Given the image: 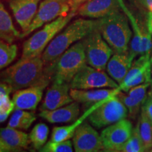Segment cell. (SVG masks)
Returning a JSON list of instances; mask_svg holds the SVG:
<instances>
[{"label":"cell","mask_w":152,"mask_h":152,"mask_svg":"<svg viewBox=\"0 0 152 152\" xmlns=\"http://www.w3.org/2000/svg\"><path fill=\"white\" fill-rule=\"evenodd\" d=\"M80 113V104L73 102L55 110L41 111L39 115L50 123H68L75 122L78 118Z\"/></svg>","instance_id":"obj_21"},{"label":"cell","mask_w":152,"mask_h":152,"mask_svg":"<svg viewBox=\"0 0 152 152\" xmlns=\"http://www.w3.org/2000/svg\"><path fill=\"white\" fill-rule=\"evenodd\" d=\"M87 64L84 40L77 42L54 61L45 66V71L52 82L70 84L78 71Z\"/></svg>","instance_id":"obj_3"},{"label":"cell","mask_w":152,"mask_h":152,"mask_svg":"<svg viewBox=\"0 0 152 152\" xmlns=\"http://www.w3.org/2000/svg\"><path fill=\"white\" fill-rule=\"evenodd\" d=\"M73 142L71 140L61 142L49 141L38 151L39 152H73Z\"/></svg>","instance_id":"obj_31"},{"label":"cell","mask_w":152,"mask_h":152,"mask_svg":"<svg viewBox=\"0 0 152 152\" xmlns=\"http://www.w3.org/2000/svg\"><path fill=\"white\" fill-rule=\"evenodd\" d=\"M151 64H152V57H151Z\"/></svg>","instance_id":"obj_39"},{"label":"cell","mask_w":152,"mask_h":152,"mask_svg":"<svg viewBox=\"0 0 152 152\" xmlns=\"http://www.w3.org/2000/svg\"><path fill=\"white\" fill-rule=\"evenodd\" d=\"M14 92L11 86L1 82L0 84V122H5L9 115L14 111V104L10 98V94Z\"/></svg>","instance_id":"obj_25"},{"label":"cell","mask_w":152,"mask_h":152,"mask_svg":"<svg viewBox=\"0 0 152 152\" xmlns=\"http://www.w3.org/2000/svg\"><path fill=\"white\" fill-rule=\"evenodd\" d=\"M83 40L87 64L92 67L104 71L114 52L102 37L97 26Z\"/></svg>","instance_id":"obj_7"},{"label":"cell","mask_w":152,"mask_h":152,"mask_svg":"<svg viewBox=\"0 0 152 152\" xmlns=\"http://www.w3.org/2000/svg\"><path fill=\"white\" fill-rule=\"evenodd\" d=\"M134 58L130 54L129 50L125 53H114L106 66L107 73L118 84L121 85L130 70Z\"/></svg>","instance_id":"obj_20"},{"label":"cell","mask_w":152,"mask_h":152,"mask_svg":"<svg viewBox=\"0 0 152 152\" xmlns=\"http://www.w3.org/2000/svg\"><path fill=\"white\" fill-rule=\"evenodd\" d=\"M97 26V20L78 18L58 33L42 54L45 65L54 61L68 48L87 37Z\"/></svg>","instance_id":"obj_2"},{"label":"cell","mask_w":152,"mask_h":152,"mask_svg":"<svg viewBox=\"0 0 152 152\" xmlns=\"http://www.w3.org/2000/svg\"><path fill=\"white\" fill-rule=\"evenodd\" d=\"M69 9H71V0H42L30 27L21 33V38L58 17L68 15Z\"/></svg>","instance_id":"obj_9"},{"label":"cell","mask_w":152,"mask_h":152,"mask_svg":"<svg viewBox=\"0 0 152 152\" xmlns=\"http://www.w3.org/2000/svg\"><path fill=\"white\" fill-rule=\"evenodd\" d=\"M20 152H26L25 151H20Z\"/></svg>","instance_id":"obj_41"},{"label":"cell","mask_w":152,"mask_h":152,"mask_svg":"<svg viewBox=\"0 0 152 152\" xmlns=\"http://www.w3.org/2000/svg\"><path fill=\"white\" fill-rule=\"evenodd\" d=\"M118 97L121 99V102L126 106L127 109L128 111L129 115L133 119L135 118L137 115H138L140 110L142 109V106L135 103L128 94H125L122 91H121L118 94Z\"/></svg>","instance_id":"obj_32"},{"label":"cell","mask_w":152,"mask_h":152,"mask_svg":"<svg viewBox=\"0 0 152 152\" xmlns=\"http://www.w3.org/2000/svg\"><path fill=\"white\" fill-rule=\"evenodd\" d=\"M73 144L75 152H100L104 149L100 134L85 121L76 130Z\"/></svg>","instance_id":"obj_13"},{"label":"cell","mask_w":152,"mask_h":152,"mask_svg":"<svg viewBox=\"0 0 152 152\" xmlns=\"http://www.w3.org/2000/svg\"><path fill=\"white\" fill-rule=\"evenodd\" d=\"M121 91L119 87L117 88H101L92 90L71 89L70 94L74 102L83 104L87 108V109H88L89 108L106 99L115 96Z\"/></svg>","instance_id":"obj_17"},{"label":"cell","mask_w":152,"mask_h":152,"mask_svg":"<svg viewBox=\"0 0 152 152\" xmlns=\"http://www.w3.org/2000/svg\"><path fill=\"white\" fill-rule=\"evenodd\" d=\"M100 152H123L122 151H118V150H113V149H103L100 151Z\"/></svg>","instance_id":"obj_37"},{"label":"cell","mask_w":152,"mask_h":152,"mask_svg":"<svg viewBox=\"0 0 152 152\" xmlns=\"http://www.w3.org/2000/svg\"><path fill=\"white\" fill-rule=\"evenodd\" d=\"M71 89L92 90L101 88H117L119 85L104 71L85 64L74 76L70 83Z\"/></svg>","instance_id":"obj_8"},{"label":"cell","mask_w":152,"mask_h":152,"mask_svg":"<svg viewBox=\"0 0 152 152\" xmlns=\"http://www.w3.org/2000/svg\"><path fill=\"white\" fill-rule=\"evenodd\" d=\"M138 9L152 13V0H130Z\"/></svg>","instance_id":"obj_34"},{"label":"cell","mask_w":152,"mask_h":152,"mask_svg":"<svg viewBox=\"0 0 152 152\" xmlns=\"http://www.w3.org/2000/svg\"><path fill=\"white\" fill-rule=\"evenodd\" d=\"M7 1H11V0H7Z\"/></svg>","instance_id":"obj_42"},{"label":"cell","mask_w":152,"mask_h":152,"mask_svg":"<svg viewBox=\"0 0 152 152\" xmlns=\"http://www.w3.org/2000/svg\"><path fill=\"white\" fill-rule=\"evenodd\" d=\"M142 109L152 123V84L151 85V88L148 92L147 97L142 105Z\"/></svg>","instance_id":"obj_33"},{"label":"cell","mask_w":152,"mask_h":152,"mask_svg":"<svg viewBox=\"0 0 152 152\" xmlns=\"http://www.w3.org/2000/svg\"><path fill=\"white\" fill-rule=\"evenodd\" d=\"M18 54V47L14 44L0 42V68H7L15 60Z\"/></svg>","instance_id":"obj_28"},{"label":"cell","mask_w":152,"mask_h":152,"mask_svg":"<svg viewBox=\"0 0 152 152\" xmlns=\"http://www.w3.org/2000/svg\"><path fill=\"white\" fill-rule=\"evenodd\" d=\"M136 127L143 144L144 151L149 152L152 149V123L142 109Z\"/></svg>","instance_id":"obj_26"},{"label":"cell","mask_w":152,"mask_h":152,"mask_svg":"<svg viewBox=\"0 0 152 152\" xmlns=\"http://www.w3.org/2000/svg\"><path fill=\"white\" fill-rule=\"evenodd\" d=\"M121 9L128 16L133 30L132 39L130 42L129 52L134 57L145 54H151L152 50V37L150 32L149 23L146 25L140 23L127 8L123 0H119Z\"/></svg>","instance_id":"obj_10"},{"label":"cell","mask_w":152,"mask_h":152,"mask_svg":"<svg viewBox=\"0 0 152 152\" xmlns=\"http://www.w3.org/2000/svg\"><path fill=\"white\" fill-rule=\"evenodd\" d=\"M45 88L43 86H33L16 91L12 96L15 109L35 111L41 102Z\"/></svg>","instance_id":"obj_19"},{"label":"cell","mask_w":152,"mask_h":152,"mask_svg":"<svg viewBox=\"0 0 152 152\" xmlns=\"http://www.w3.org/2000/svg\"><path fill=\"white\" fill-rule=\"evenodd\" d=\"M97 28L114 53L128 52L132 33L125 13L119 9L99 19Z\"/></svg>","instance_id":"obj_4"},{"label":"cell","mask_w":152,"mask_h":152,"mask_svg":"<svg viewBox=\"0 0 152 152\" xmlns=\"http://www.w3.org/2000/svg\"><path fill=\"white\" fill-rule=\"evenodd\" d=\"M119 0H88L77 9V14L90 18H102L121 9Z\"/></svg>","instance_id":"obj_18"},{"label":"cell","mask_w":152,"mask_h":152,"mask_svg":"<svg viewBox=\"0 0 152 152\" xmlns=\"http://www.w3.org/2000/svg\"><path fill=\"white\" fill-rule=\"evenodd\" d=\"M87 1L88 0H71V11L77 12L79 7Z\"/></svg>","instance_id":"obj_35"},{"label":"cell","mask_w":152,"mask_h":152,"mask_svg":"<svg viewBox=\"0 0 152 152\" xmlns=\"http://www.w3.org/2000/svg\"><path fill=\"white\" fill-rule=\"evenodd\" d=\"M149 152H152V149H151V151H149Z\"/></svg>","instance_id":"obj_40"},{"label":"cell","mask_w":152,"mask_h":152,"mask_svg":"<svg viewBox=\"0 0 152 152\" xmlns=\"http://www.w3.org/2000/svg\"><path fill=\"white\" fill-rule=\"evenodd\" d=\"M94 106L95 105L87 109L86 111L83 114V115L76 120L71 125L54 127L51 134L50 141L53 142H61L73 138L77 128L87 118L89 115L94 109Z\"/></svg>","instance_id":"obj_22"},{"label":"cell","mask_w":152,"mask_h":152,"mask_svg":"<svg viewBox=\"0 0 152 152\" xmlns=\"http://www.w3.org/2000/svg\"><path fill=\"white\" fill-rule=\"evenodd\" d=\"M147 18H148V23H149V30H150V32H151V35L152 37V13L151 12H148Z\"/></svg>","instance_id":"obj_36"},{"label":"cell","mask_w":152,"mask_h":152,"mask_svg":"<svg viewBox=\"0 0 152 152\" xmlns=\"http://www.w3.org/2000/svg\"><path fill=\"white\" fill-rule=\"evenodd\" d=\"M45 68L42 56L20 58L14 65L1 72V80L11 86L14 92L33 86L46 87L52 80Z\"/></svg>","instance_id":"obj_1"},{"label":"cell","mask_w":152,"mask_h":152,"mask_svg":"<svg viewBox=\"0 0 152 152\" xmlns=\"http://www.w3.org/2000/svg\"><path fill=\"white\" fill-rule=\"evenodd\" d=\"M36 120L33 112L22 109H15L9 119L8 127L17 130H28Z\"/></svg>","instance_id":"obj_24"},{"label":"cell","mask_w":152,"mask_h":152,"mask_svg":"<svg viewBox=\"0 0 152 152\" xmlns=\"http://www.w3.org/2000/svg\"><path fill=\"white\" fill-rule=\"evenodd\" d=\"M30 143L27 133L10 127L1 128L0 152H20L27 149Z\"/></svg>","instance_id":"obj_16"},{"label":"cell","mask_w":152,"mask_h":152,"mask_svg":"<svg viewBox=\"0 0 152 152\" xmlns=\"http://www.w3.org/2000/svg\"><path fill=\"white\" fill-rule=\"evenodd\" d=\"M71 87L68 83H60L52 82V84L47 89L42 101L40 111H52L68 105L74 102L70 94Z\"/></svg>","instance_id":"obj_14"},{"label":"cell","mask_w":152,"mask_h":152,"mask_svg":"<svg viewBox=\"0 0 152 152\" xmlns=\"http://www.w3.org/2000/svg\"><path fill=\"white\" fill-rule=\"evenodd\" d=\"M49 130L48 126L43 123L36 124L29 134L30 142L36 150H39L45 144L48 139Z\"/></svg>","instance_id":"obj_27"},{"label":"cell","mask_w":152,"mask_h":152,"mask_svg":"<svg viewBox=\"0 0 152 152\" xmlns=\"http://www.w3.org/2000/svg\"><path fill=\"white\" fill-rule=\"evenodd\" d=\"M151 65L150 54L140 55L132 62L123 83L119 85L121 90L128 92L133 87L146 83H151Z\"/></svg>","instance_id":"obj_12"},{"label":"cell","mask_w":152,"mask_h":152,"mask_svg":"<svg viewBox=\"0 0 152 152\" xmlns=\"http://www.w3.org/2000/svg\"><path fill=\"white\" fill-rule=\"evenodd\" d=\"M134 128L130 121L123 119L110 125L101 132L104 149L121 151L132 134Z\"/></svg>","instance_id":"obj_11"},{"label":"cell","mask_w":152,"mask_h":152,"mask_svg":"<svg viewBox=\"0 0 152 152\" xmlns=\"http://www.w3.org/2000/svg\"><path fill=\"white\" fill-rule=\"evenodd\" d=\"M121 151L123 152H145L137 127L133 129L132 135L123 146Z\"/></svg>","instance_id":"obj_30"},{"label":"cell","mask_w":152,"mask_h":152,"mask_svg":"<svg viewBox=\"0 0 152 152\" xmlns=\"http://www.w3.org/2000/svg\"><path fill=\"white\" fill-rule=\"evenodd\" d=\"M0 37L1 40L9 44L21 38V33L14 28L11 17L2 3L0 4Z\"/></svg>","instance_id":"obj_23"},{"label":"cell","mask_w":152,"mask_h":152,"mask_svg":"<svg viewBox=\"0 0 152 152\" xmlns=\"http://www.w3.org/2000/svg\"><path fill=\"white\" fill-rule=\"evenodd\" d=\"M128 115L126 106L117 94L95 104L87 119L94 128L100 129L125 119Z\"/></svg>","instance_id":"obj_6"},{"label":"cell","mask_w":152,"mask_h":152,"mask_svg":"<svg viewBox=\"0 0 152 152\" xmlns=\"http://www.w3.org/2000/svg\"><path fill=\"white\" fill-rule=\"evenodd\" d=\"M41 0H11L9 6L15 19L24 33L28 29L37 14Z\"/></svg>","instance_id":"obj_15"},{"label":"cell","mask_w":152,"mask_h":152,"mask_svg":"<svg viewBox=\"0 0 152 152\" xmlns=\"http://www.w3.org/2000/svg\"><path fill=\"white\" fill-rule=\"evenodd\" d=\"M76 12L70 11L66 16H61L45 24L41 30L33 34L23 43L21 58H33L42 56L49 44L62 30Z\"/></svg>","instance_id":"obj_5"},{"label":"cell","mask_w":152,"mask_h":152,"mask_svg":"<svg viewBox=\"0 0 152 152\" xmlns=\"http://www.w3.org/2000/svg\"><path fill=\"white\" fill-rule=\"evenodd\" d=\"M151 84H152V65H151Z\"/></svg>","instance_id":"obj_38"},{"label":"cell","mask_w":152,"mask_h":152,"mask_svg":"<svg viewBox=\"0 0 152 152\" xmlns=\"http://www.w3.org/2000/svg\"><path fill=\"white\" fill-rule=\"evenodd\" d=\"M151 83H146L143 84L133 87L128 92V94L135 103L142 106L147 97L148 89L151 87Z\"/></svg>","instance_id":"obj_29"}]
</instances>
